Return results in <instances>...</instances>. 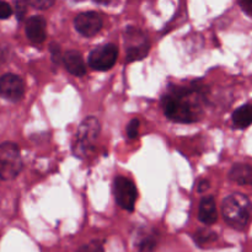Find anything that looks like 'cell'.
<instances>
[{
	"instance_id": "1",
	"label": "cell",
	"mask_w": 252,
	"mask_h": 252,
	"mask_svg": "<svg viewBox=\"0 0 252 252\" xmlns=\"http://www.w3.org/2000/svg\"><path fill=\"white\" fill-rule=\"evenodd\" d=\"M206 88L198 83L189 86H171L161 98L165 116L174 122H196L203 115Z\"/></svg>"
},
{
	"instance_id": "2",
	"label": "cell",
	"mask_w": 252,
	"mask_h": 252,
	"mask_svg": "<svg viewBox=\"0 0 252 252\" xmlns=\"http://www.w3.org/2000/svg\"><path fill=\"white\" fill-rule=\"evenodd\" d=\"M251 202L241 193H234L223 202V216L226 223L236 229H244L250 220Z\"/></svg>"
},
{
	"instance_id": "3",
	"label": "cell",
	"mask_w": 252,
	"mask_h": 252,
	"mask_svg": "<svg viewBox=\"0 0 252 252\" xmlns=\"http://www.w3.org/2000/svg\"><path fill=\"white\" fill-rule=\"evenodd\" d=\"M100 133V122L96 117H86L80 123L73 144V152L78 158H85L93 149Z\"/></svg>"
},
{
	"instance_id": "4",
	"label": "cell",
	"mask_w": 252,
	"mask_h": 252,
	"mask_svg": "<svg viewBox=\"0 0 252 252\" xmlns=\"http://www.w3.org/2000/svg\"><path fill=\"white\" fill-rule=\"evenodd\" d=\"M126 59L127 63L140 61L149 53L150 43L147 34L137 27H127L125 31Z\"/></svg>"
},
{
	"instance_id": "5",
	"label": "cell",
	"mask_w": 252,
	"mask_h": 252,
	"mask_svg": "<svg viewBox=\"0 0 252 252\" xmlns=\"http://www.w3.org/2000/svg\"><path fill=\"white\" fill-rule=\"evenodd\" d=\"M22 169L20 149L15 143L5 142L0 144V179L12 180Z\"/></svg>"
},
{
	"instance_id": "6",
	"label": "cell",
	"mask_w": 252,
	"mask_h": 252,
	"mask_svg": "<svg viewBox=\"0 0 252 252\" xmlns=\"http://www.w3.org/2000/svg\"><path fill=\"white\" fill-rule=\"evenodd\" d=\"M113 191H115L116 202L121 208L129 212L134 209L138 192L132 180L125 176L116 177L115 184H113Z\"/></svg>"
},
{
	"instance_id": "7",
	"label": "cell",
	"mask_w": 252,
	"mask_h": 252,
	"mask_svg": "<svg viewBox=\"0 0 252 252\" xmlns=\"http://www.w3.org/2000/svg\"><path fill=\"white\" fill-rule=\"evenodd\" d=\"M118 57V48L116 44L108 43L93 49L89 54V65L95 70H108L115 65Z\"/></svg>"
},
{
	"instance_id": "8",
	"label": "cell",
	"mask_w": 252,
	"mask_h": 252,
	"mask_svg": "<svg viewBox=\"0 0 252 252\" xmlns=\"http://www.w3.org/2000/svg\"><path fill=\"white\" fill-rule=\"evenodd\" d=\"M76 31L85 37H93L102 29V19L95 11L81 12L74 20Z\"/></svg>"
},
{
	"instance_id": "9",
	"label": "cell",
	"mask_w": 252,
	"mask_h": 252,
	"mask_svg": "<svg viewBox=\"0 0 252 252\" xmlns=\"http://www.w3.org/2000/svg\"><path fill=\"white\" fill-rule=\"evenodd\" d=\"M25 85L22 79L15 74H5L0 78V95L10 101H19L24 96Z\"/></svg>"
},
{
	"instance_id": "10",
	"label": "cell",
	"mask_w": 252,
	"mask_h": 252,
	"mask_svg": "<svg viewBox=\"0 0 252 252\" xmlns=\"http://www.w3.org/2000/svg\"><path fill=\"white\" fill-rule=\"evenodd\" d=\"M47 22L44 17L38 16H32L27 20L26 22V34L27 38L32 42V43H42L44 42L47 37Z\"/></svg>"
},
{
	"instance_id": "11",
	"label": "cell",
	"mask_w": 252,
	"mask_h": 252,
	"mask_svg": "<svg viewBox=\"0 0 252 252\" xmlns=\"http://www.w3.org/2000/svg\"><path fill=\"white\" fill-rule=\"evenodd\" d=\"M64 65L66 70L75 76H83L86 73V65L84 62L83 56L78 51H68L63 57Z\"/></svg>"
},
{
	"instance_id": "12",
	"label": "cell",
	"mask_w": 252,
	"mask_h": 252,
	"mask_svg": "<svg viewBox=\"0 0 252 252\" xmlns=\"http://www.w3.org/2000/svg\"><path fill=\"white\" fill-rule=\"evenodd\" d=\"M198 218L206 225H212L216 223L218 219V214H217V206L213 197H206L202 199L201 204H199Z\"/></svg>"
},
{
	"instance_id": "13",
	"label": "cell",
	"mask_w": 252,
	"mask_h": 252,
	"mask_svg": "<svg viewBox=\"0 0 252 252\" xmlns=\"http://www.w3.org/2000/svg\"><path fill=\"white\" fill-rule=\"evenodd\" d=\"M231 181L239 185H250L252 186V166L248 164H235L229 174Z\"/></svg>"
},
{
	"instance_id": "14",
	"label": "cell",
	"mask_w": 252,
	"mask_h": 252,
	"mask_svg": "<svg viewBox=\"0 0 252 252\" xmlns=\"http://www.w3.org/2000/svg\"><path fill=\"white\" fill-rule=\"evenodd\" d=\"M233 122L238 128H246L252 125V105H244L233 113Z\"/></svg>"
},
{
	"instance_id": "15",
	"label": "cell",
	"mask_w": 252,
	"mask_h": 252,
	"mask_svg": "<svg viewBox=\"0 0 252 252\" xmlns=\"http://www.w3.org/2000/svg\"><path fill=\"white\" fill-rule=\"evenodd\" d=\"M193 239L197 245L201 246V248H206V246L211 245L214 241H217L218 235L213 230H211V229L203 228L196 231V234L193 235Z\"/></svg>"
},
{
	"instance_id": "16",
	"label": "cell",
	"mask_w": 252,
	"mask_h": 252,
	"mask_svg": "<svg viewBox=\"0 0 252 252\" xmlns=\"http://www.w3.org/2000/svg\"><path fill=\"white\" fill-rule=\"evenodd\" d=\"M76 252H103V248L100 241H91L88 245L81 246Z\"/></svg>"
},
{
	"instance_id": "17",
	"label": "cell",
	"mask_w": 252,
	"mask_h": 252,
	"mask_svg": "<svg viewBox=\"0 0 252 252\" xmlns=\"http://www.w3.org/2000/svg\"><path fill=\"white\" fill-rule=\"evenodd\" d=\"M139 120L134 118V120L130 121L127 126V134L130 139H134L138 137V130H139Z\"/></svg>"
},
{
	"instance_id": "18",
	"label": "cell",
	"mask_w": 252,
	"mask_h": 252,
	"mask_svg": "<svg viewBox=\"0 0 252 252\" xmlns=\"http://www.w3.org/2000/svg\"><path fill=\"white\" fill-rule=\"evenodd\" d=\"M155 246H157V241L153 236H150V238L144 239V241L140 244L139 252H154Z\"/></svg>"
},
{
	"instance_id": "19",
	"label": "cell",
	"mask_w": 252,
	"mask_h": 252,
	"mask_svg": "<svg viewBox=\"0 0 252 252\" xmlns=\"http://www.w3.org/2000/svg\"><path fill=\"white\" fill-rule=\"evenodd\" d=\"M29 5L36 7V9L44 10L54 5V1H52V0H33V1H29Z\"/></svg>"
},
{
	"instance_id": "20",
	"label": "cell",
	"mask_w": 252,
	"mask_h": 252,
	"mask_svg": "<svg viewBox=\"0 0 252 252\" xmlns=\"http://www.w3.org/2000/svg\"><path fill=\"white\" fill-rule=\"evenodd\" d=\"M12 9L7 2L0 1V20L7 19V17L11 16Z\"/></svg>"
},
{
	"instance_id": "21",
	"label": "cell",
	"mask_w": 252,
	"mask_h": 252,
	"mask_svg": "<svg viewBox=\"0 0 252 252\" xmlns=\"http://www.w3.org/2000/svg\"><path fill=\"white\" fill-rule=\"evenodd\" d=\"M49 51H51V56H52V59H53L54 63H59V61H61V47H59V44L57 43H51V46H49Z\"/></svg>"
},
{
	"instance_id": "22",
	"label": "cell",
	"mask_w": 252,
	"mask_h": 252,
	"mask_svg": "<svg viewBox=\"0 0 252 252\" xmlns=\"http://www.w3.org/2000/svg\"><path fill=\"white\" fill-rule=\"evenodd\" d=\"M26 5H29V2H24V1H17L16 4H15V6H16V14H17V17H19L20 20L24 17L25 12H26Z\"/></svg>"
},
{
	"instance_id": "23",
	"label": "cell",
	"mask_w": 252,
	"mask_h": 252,
	"mask_svg": "<svg viewBox=\"0 0 252 252\" xmlns=\"http://www.w3.org/2000/svg\"><path fill=\"white\" fill-rule=\"evenodd\" d=\"M239 5L241 9L246 12L248 15L252 16V0H245V1H239Z\"/></svg>"
},
{
	"instance_id": "24",
	"label": "cell",
	"mask_w": 252,
	"mask_h": 252,
	"mask_svg": "<svg viewBox=\"0 0 252 252\" xmlns=\"http://www.w3.org/2000/svg\"><path fill=\"white\" fill-rule=\"evenodd\" d=\"M208 189H209V181H208V180H201V181L198 182V185H197V191H198L199 193L207 191Z\"/></svg>"
}]
</instances>
